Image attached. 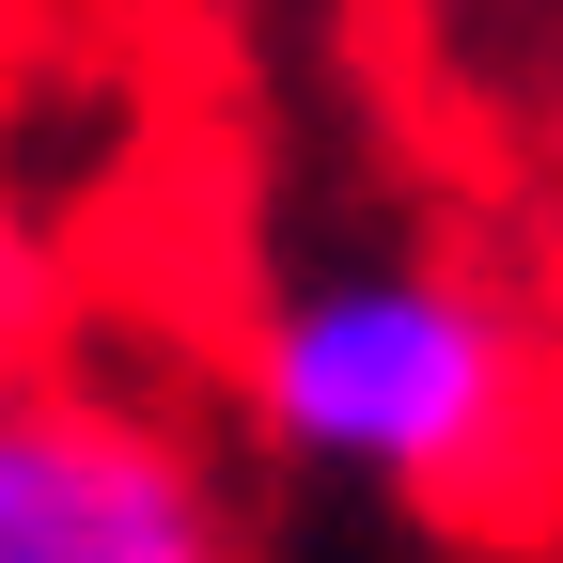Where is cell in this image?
Segmentation results:
<instances>
[{
	"mask_svg": "<svg viewBox=\"0 0 563 563\" xmlns=\"http://www.w3.org/2000/svg\"><path fill=\"white\" fill-rule=\"evenodd\" d=\"M251 422L266 454H298L329 485L485 517L548 470L563 391L501 266H470L439 235H361V251H298L251 298Z\"/></svg>",
	"mask_w": 563,
	"mask_h": 563,
	"instance_id": "6da1fadb",
	"label": "cell"
},
{
	"mask_svg": "<svg viewBox=\"0 0 563 563\" xmlns=\"http://www.w3.org/2000/svg\"><path fill=\"white\" fill-rule=\"evenodd\" d=\"M0 563H251V485L173 391L16 361L0 376Z\"/></svg>",
	"mask_w": 563,
	"mask_h": 563,
	"instance_id": "7a4b0ae2",
	"label": "cell"
}]
</instances>
